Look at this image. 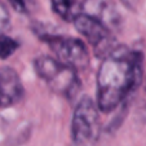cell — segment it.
I'll return each instance as SVG.
<instances>
[{
	"label": "cell",
	"mask_w": 146,
	"mask_h": 146,
	"mask_svg": "<svg viewBox=\"0 0 146 146\" xmlns=\"http://www.w3.org/2000/svg\"><path fill=\"white\" fill-rule=\"evenodd\" d=\"M9 21H11V16H9L8 8L3 1H0V35H3V33L8 29Z\"/></svg>",
	"instance_id": "obj_10"
},
{
	"label": "cell",
	"mask_w": 146,
	"mask_h": 146,
	"mask_svg": "<svg viewBox=\"0 0 146 146\" xmlns=\"http://www.w3.org/2000/svg\"><path fill=\"white\" fill-rule=\"evenodd\" d=\"M19 47V44L17 43L14 39L9 38L7 35H0V58H8L9 56H12L17 50V48Z\"/></svg>",
	"instance_id": "obj_9"
},
{
	"label": "cell",
	"mask_w": 146,
	"mask_h": 146,
	"mask_svg": "<svg viewBox=\"0 0 146 146\" xmlns=\"http://www.w3.org/2000/svg\"><path fill=\"white\" fill-rule=\"evenodd\" d=\"M23 96V86L12 67L0 69V108L16 105Z\"/></svg>",
	"instance_id": "obj_6"
},
{
	"label": "cell",
	"mask_w": 146,
	"mask_h": 146,
	"mask_svg": "<svg viewBox=\"0 0 146 146\" xmlns=\"http://www.w3.org/2000/svg\"><path fill=\"white\" fill-rule=\"evenodd\" d=\"M12 8L18 13L27 14L31 8V0H8Z\"/></svg>",
	"instance_id": "obj_11"
},
{
	"label": "cell",
	"mask_w": 146,
	"mask_h": 146,
	"mask_svg": "<svg viewBox=\"0 0 146 146\" xmlns=\"http://www.w3.org/2000/svg\"><path fill=\"white\" fill-rule=\"evenodd\" d=\"M83 13L98 19L110 31L120 25V16L109 0H86Z\"/></svg>",
	"instance_id": "obj_7"
},
{
	"label": "cell",
	"mask_w": 146,
	"mask_h": 146,
	"mask_svg": "<svg viewBox=\"0 0 146 146\" xmlns=\"http://www.w3.org/2000/svg\"><path fill=\"white\" fill-rule=\"evenodd\" d=\"M41 40L45 41L57 56V61L72 70H80L88 66L89 53L86 44L79 39L66 38L61 35H41Z\"/></svg>",
	"instance_id": "obj_4"
},
{
	"label": "cell",
	"mask_w": 146,
	"mask_h": 146,
	"mask_svg": "<svg viewBox=\"0 0 146 146\" xmlns=\"http://www.w3.org/2000/svg\"><path fill=\"white\" fill-rule=\"evenodd\" d=\"M36 74L48 83L54 92L65 96H72L79 88V79L76 71L62 65L56 58L49 56H40L34 61Z\"/></svg>",
	"instance_id": "obj_2"
},
{
	"label": "cell",
	"mask_w": 146,
	"mask_h": 146,
	"mask_svg": "<svg viewBox=\"0 0 146 146\" xmlns=\"http://www.w3.org/2000/svg\"><path fill=\"white\" fill-rule=\"evenodd\" d=\"M50 1L54 13L67 22H72L78 16L83 13L86 3V0H50Z\"/></svg>",
	"instance_id": "obj_8"
},
{
	"label": "cell",
	"mask_w": 146,
	"mask_h": 146,
	"mask_svg": "<svg viewBox=\"0 0 146 146\" xmlns=\"http://www.w3.org/2000/svg\"><path fill=\"white\" fill-rule=\"evenodd\" d=\"M72 22H74L76 30L92 45L94 54L98 58L104 60L116 48V40L114 35L98 19L93 18L86 13H82Z\"/></svg>",
	"instance_id": "obj_5"
},
{
	"label": "cell",
	"mask_w": 146,
	"mask_h": 146,
	"mask_svg": "<svg viewBox=\"0 0 146 146\" xmlns=\"http://www.w3.org/2000/svg\"><path fill=\"white\" fill-rule=\"evenodd\" d=\"M142 61L140 52L124 45L116 48L102 60L97 72V108L110 113L131 93L137 91L142 82Z\"/></svg>",
	"instance_id": "obj_1"
},
{
	"label": "cell",
	"mask_w": 146,
	"mask_h": 146,
	"mask_svg": "<svg viewBox=\"0 0 146 146\" xmlns=\"http://www.w3.org/2000/svg\"><path fill=\"white\" fill-rule=\"evenodd\" d=\"M100 133V116L97 105L89 97L79 101L71 121V137L76 146H87L97 140Z\"/></svg>",
	"instance_id": "obj_3"
}]
</instances>
